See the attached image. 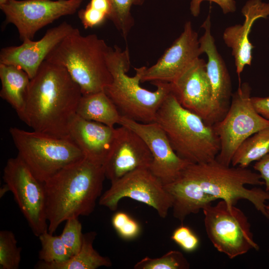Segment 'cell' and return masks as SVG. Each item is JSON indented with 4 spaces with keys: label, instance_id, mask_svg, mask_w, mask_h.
<instances>
[{
    "label": "cell",
    "instance_id": "obj_2",
    "mask_svg": "<svg viewBox=\"0 0 269 269\" xmlns=\"http://www.w3.org/2000/svg\"><path fill=\"white\" fill-rule=\"evenodd\" d=\"M106 178L103 165L85 157L61 169L44 183L48 231L73 218L89 216L102 195Z\"/></svg>",
    "mask_w": 269,
    "mask_h": 269
},
{
    "label": "cell",
    "instance_id": "obj_21",
    "mask_svg": "<svg viewBox=\"0 0 269 269\" xmlns=\"http://www.w3.org/2000/svg\"><path fill=\"white\" fill-rule=\"evenodd\" d=\"M164 186L172 198L173 216L181 222L188 215L203 210L217 200L206 193L184 170L175 181Z\"/></svg>",
    "mask_w": 269,
    "mask_h": 269
},
{
    "label": "cell",
    "instance_id": "obj_5",
    "mask_svg": "<svg viewBox=\"0 0 269 269\" xmlns=\"http://www.w3.org/2000/svg\"><path fill=\"white\" fill-rule=\"evenodd\" d=\"M110 48L95 34L81 35L78 28L62 40L45 60L63 66L82 95L104 91L112 82L106 55Z\"/></svg>",
    "mask_w": 269,
    "mask_h": 269
},
{
    "label": "cell",
    "instance_id": "obj_28",
    "mask_svg": "<svg viewBox=\"0 0 269 269\" xmlns=\"http://www.w3.org/2000/svg\"><path fill=\"white\" fill-rule=\"evenodd\" d=\"M190 264L183 254L171 250L160 257H146L134 266V269H188Z\"/></svg>",
    "mask_w": 269,
    "mask_h": 269
},
{
    "label": "cell",
    "instance_id": "obj_11",
    "mask_svg": "<svg viewBox=\"0 0 269 269\" xmlns=\"http://www.w3.org/2000/svg\"><path fill=\"white\" fill-rule=\"evenodd\" d=\"M125 197L153 208L162 218L166 217L173 203L164 185L147 168L134 170L111 182L110 187L100 197L99 204L115 211Z\"/></svg>",
    "mask_w": 269,
    "mask_h": 269
},
{
    "label": "cell",
    "instance_id": "obj_18",
    "mask_svg": "<svg viewBox=\"0 0 269 269\" xmlns=\"http://www.w3.org/2000/svg\"><path fill=\"white\" fill-rule=\"evenodd\" d=\"M202 27L204 33L199 38L200 47L207 57L206 69L212 90L213 99L219 121L225 116L232 98V83L226 64L218 52L211 33L210 15L208 14Z\"/></svg>",
    "mask_w": 269,
    "mask_h": 269
},
{
    "label": "cell",
    "instance_id": "obj_20",
    "mask_svg": "<svg viewBox=\"0 0 269 269\" xmlns=\"http://www.w3.org/2000/svg\"><path fill=\"white\" fill-rule=\"evenodd\" d=\"M116 128L84 119L77 114L72 120L68 135L87 159L99 165L105 163L111 150Z\"/></svg>",
    "mask_w": 269,
    "mask_h": 269
},
{
    "label": "cell",
    "instance_id": "obj_23",
    "mask_svg": "<svg viewBox=\"0 0 269 269\" xmlns=\"http://www.w3.org/2000/svg\"><path fill=\"white\" fill-rule=\"evenodd\" d=\"M76 114L80 117L114 128L122 117L117 107L104 91L82 95Z\"/></svg>",
    "mask_w": 269,
    "mask_h": 269
},
{
    "label": "cell",
    "instance_id": "obj_37",
    "mask_svg": "<svg viewBox=\"0 0 269 269\" xmlns=\"http://www.w3.org/2000/svg\"><path fill=\"white\" fill-rule=\"evenodd\" d=\"M10 191L9 189L8 188V186L6 184H4L1 187L0 189V197L1 198L4 194L6 193V192Z\"/></svg>",
    "mask_w": 269,
    "mask_h": 269
},
{
    "label": "cell",
    "instance_id": "obj_33",
    "mask_svg": "<svg viewBox=\"0 0 269 269\" xmlns=\"http://www.w3.org/2000/svg\"><path fill=\"white\" fill-rule=\"evenodd\" d=\"M78 15L85 28H93L102 24L108 15L89 4L78 11Z\"/></svg>",
    "mask_w": 269,
    "mask_h": 269
},
{
    "label": "cell",
    "instance_id": "obj_15",
    "mask_svg": "<svg viewBox=\"0 0 269 269\" xmlns=\"http://www.w3.org/2000/svg\"><path fill=\"white\" fill-rule=\"evenodd\" d=\"M171 85L172 92L182 107L209 125L219 121L204 59H197Z\"/></svg>",
    "mask_w": 269,
    "mask_h": 269
},
{
    "label": "cell",
    "instance_id": "obj_14",
    "mask_svg": "<svg viewBox=\"0 0 269 269\" xmlns=\"http://www.w3.org/2000/svg\"><path fill=\"white\" fill-rule=\"evenodd\" d=\"M203 54L197 33L186 21L182 32L154 65L144 67L141 82L172 83Z\"/></svg>",
    "mask_w": 269,
    "mask_h": 269
},
{
    "label": "cell",
    "instance_id": "obj_30",
    "mask_svg": "<svg viewBox=\"0 0 269 269\" xmlns=\"http://www.w3.org/2000/svg\"><path fill=\"white\" fill-rule=\"evenodd\" d=\"M60 236L72 256L77 254L81 248L83 237L82 224L78 218H73L66 221Z\"/></svg>",
    "mask_w": 269,
    "mask_h": 269
},
{
    "label": "cell",
    "instance_id": "obj_3",
    "mask_svg": "<svg viewBox=\"0 0 269 269\" xmlns=\"http://www.w3.org/2000/svg\"><path fill=\"white\" fill-rule=\"evenodd\" d=\"M112 83L104 92L112 100L122 117L142 123L155 122L156 115L166 97L172 92L171 83L154 81L156 89L150 91L140 85L145 66L135 68V75L129 76L131 66L128 47H110L106 55Z\"/></svg>",
    "mask_w": 269,
    "mask_h": 269
},
{
    "label": "cell",
    "instance_id": "obj_10",
    "mask_svg": "<svg viewBox=\"0 0 269 269\" xmlns=\"http://www.w3.org/2000/svg\"><path fill=\"white\" fill-rule=\"evenodd\" d=\"M2 178L33 234L38 237L47 232L44 183L17 156L7 160Z\"/></svg>",
    "mask_w": 269,
    "mask_h": 269
},
{
    "label": "cell",
    "instance_id": "obj_27",
    "mask_svg": "<svg viewBox=\"0 0 269 269\" xmlns=\"http://www.w3.org/2000/svg\"><path fill=\"white\" fill-rule=\"evenodd\" d=\"M112 13L110 17L125 39L134 25L131 10L133 5H141L144 0H111Z\"/></svg>",
    "mask_w": 269,
    "mask_h": 269
},
{
    "label": "cell",
    "instance_id": "obj_26",
    "mask_svg": "<svg viewBox=\"0 0 269 269\" xmlns=\"http://www.w3.org/2000/svg\"><path fill=\"white\" fill-rule=\"evenodd\" d=\"M41 248L38 253L40 261L45 263L63 262L72 257L61 237L47 232L39 237Z\"/></svg>",
    "mask_w": 269,
    "mask_h": 269
},
{
    "label": "cell",
    "instance_id": "obj_16",
    "mask_svg": "<svg viewBox=\"0 0 269 269\" xmlns=\"http://www.w3.org/2000/svg\"><path fill=\"white\" fill-rule=\"evenodd\" d=\"M152 154L143 139L130 128H116L114 143L103 165L106 177L111 182L134 170L149 167Z\"/></svg>",
    "mask_w": 269,
    "mask_h": 269
},
{
    "label": "cell",
    "instance_id": "obj_13",
    "mask_svg": "<svg viewBox=\"0 0 269 269\" xmlns=\"http://www.w3.org/2000/svg\"><path fill=\"white\" fill-rule=\"evenodd\" d=\"M120 125L130 128L145 141L152 156L149 170L163 185L175 181L190 163L176 154L156 122L142 123L122 116Z\"/></svg>",
    "mask_w": 269,
    "mask_h": 269
},
{
    "label": "cell",
    "instance_id": "obj_24",
    "mask_svg": "<svg viewBox=\"0 0 269 269\" xmlns=\"http://www.w3.org/2000/svg\"><path fill=\"white\" fill-rule=\"evenodd\" d=\"M0 97L9 104L17 115L22 112L30 79L21 68L0 63Z\"/></svg>",
    "mask_w": 269,
    "mask_h": 269
},
{
    "label": "cell",
    "instance_id": "obj_38",
    "mask_svg": "<svg viewBox=\"0 0 269 269\" xmlns=\"http://www.w3.org/2000/svg\"><path fill=\"white\" fill-rule=\"evenodd\" d=\"M10 0H0V6L7 4Z\"/></svg>",
    "mask_w": 269,
    "mask_h": 269
},
{
    "label": "cell",
    "instance_id": "obj_34",
    "mask_svg": "<svg viewBox=\"0 0 269 269\" xmlns=\"http://www.w3.org/2000/svg\"><path fill=\"white\" fill-rule=\"evenodd\" d=\"M206 0L216 3L220 7L224 14L233 13L236 10L235 0H191L190 11L193 16L197 17L199 15L201 4Z\"/></svg>",
    "mask_w": 269,
    "mask_h": 269
},
{
    "label": "cell",
    "instance_id": "obj_1",
    "mask_svg": "<svg viewBox=\"0 0 269 269\" xmlns=\"http://www.w3.org/2000/svg\"><path fill=\"white\" fill-rule=\"evenodd\" d=\"M82 93L62 66L44 60L30 79L19 118L33 131L68 137Z\"/></svg>",
    "mask_w": 269,
    "mask_h": 269
},
{
    "label": "cell",
    "instance_id": "obj_29",
    "mask_svg": "<svg viewBox=\"0 0 269 269\" xmlns=\"http://www.w3.org/2000/svg\"><path fill=\"white\" fill-rule=\"evenodd\" d=\"M21 248L17 246L14 234L10 231L0 232V269H17L21 261Z\"/></svg>",
    "mask_w": 269,
    "mask_h": 269
},
{
    "label": "cell",
    "instance_id": "obj_22",
    "mask_svg": "<svg viewBox=\"0 0 269 269\" xmlns=\"http://www.w3.org/2000/svg\"><path fill=\"white\" fill-rule=\"evenodd\" d=\"M97 235L95 231L83 234L80 251L69 259L59 262L45 263L40 261L35 266L37 269H96L101 267H110L111 260L101 256L93 247Z\"/></svg>",
    "mask_w": 269,
    "mask_h": 269
},
{
    "label": "cell",
    "instance_id": "obj_19",
    "mask_svg": "<svg viewBox=\"0 0 269 269\" xmlns=\"http://www.w3.org/2000/svg\"><path fill=\"white\" fill-rule=\"evenodd\" d=\"M241 13L245 18L243 23L227 27L223 34L225 43L232 49L239 83L244 68L252 64L254 46L249 39V34L257 19L269 16V2L248 0L242 8Z\"/></svg>",
    "mask_w": 269,
    "mask_h": 269
},
{
    "label": "cell",
    "instance_id": "obj_35",
    "mask_svg": "<svg viewBox=\"0 0 269 269\" xmlns=\"http://www.w3.org/2000/svg\"><path fill=\"white\" fill-rule=\"evenodd\" d=\"M253 168L259 172L261 178L264 180L265 190L269 192V152L257 161Z\"/></svg>",
    "mask_w": 269,
    "mask_h": 269
},
{
    "label": "cell",
    "instance_id": "obj_32",
    "mask_svg": "<svg viewBox=\"0 0 269 269\" xmlns=\"http://www.w3.org/2000/svg\"><path fill=\"white\" fill-rule=\"evenodd\" d=\"M171 239L187 252L195 251L200 244L198 236L189 227L184 225L178 227L173 231Z\"/></svg>",
    "mask_w": 269,
    "mask_h": 269
},
{
    "label": "cell",
    "instance_id": "obj_39",
    "mask_svg": "<svg viewBox=\"0 0 269 269\" xmlns=\"http://www.w3.org/2000/svg\"><path fill=\"white\" fill-rule=\"evenodd\" d=\"M266 212H267V214H266V217L268 219H269V208H266ZM268 252L269 254V248L268 250Z\"/></svg>",
    "mask_w": 269,
    "mask_h": 269
},
{
    "label": "cell",
    "instance_id": "obj_12",
    "mask_svg": "<svg viewBox=\"0 0 269 269\" xmlns=\"http://www.w3.org/2000/svg\"><path fill=\"white\" fill-rule=\"evenodd\" d=\"M83 0H10L0 8L7 23L13 24L19 38L32 40L41 28L63 16L74 14Z\"/></svg>",
    "mask_w": 269,
    "mask_h": 269
},
{
    "label": "cell",
    "instance_id": "obj_31",
    "mask_svg": "<svg viewBox=\"0 0 269 269\" xmlns=\"http://www.w3.org/2000/svg\"><path fill=\"white\" fill-rule=\"evenodd\" d=\"M112 224L118 235L124 240L134 239L140 232L139 223L124 212L115 213L112 218Z\"/></svg>",
    "mask_w": 269,
    "mask_h": 269
},
{
    "label": "cell",
    "instance_id": "obj_9",
    "mask_svg": "<svg viewBox=\"0 0 269 269\" xmlns=\"http://www.w3.org/2000/svg\"><path fill=\"white\" fill-rule=\"evenodd\" d=\"M202 211L206 234L218 252L233 259L251 250H259L247 216L235 205L220 200Z\"/></svg>",
    "mask_w": 269,
    "mask_h": 269
},
{
    "label": "cell",
    "instance_id": "obj_40",
    "mask_svg": "<svg viewBox=\"0 0 269 269\" xmlns=\"http://www.w3.org/2000/svg\"><path fill=\"white\" fill-rule=\"evenodd\" d=\"M266 208H269V204H268V205H267Z\"/></svg>",
    "mask_w": 269,
    "mask_h": 269
},
{
    "label": "cell",
    "instance_id": "obj_8",
    "mask_svg": "<svg viewBox=\"0 0 269 269\" xmlns=\"http://www.w3.org/2000/svg\"><path fill=\"white\" fill-rule=\"evenodd\" d=\"M251 93L248 83H239L238 89L232 94L227 113L213 125L220 142L216 160L224 165H231L234 153L245 139L269 127V121L254 108Z\"/></svg>",
    "mask_w": 269,
    "mask_h": 269
},
{
    "label": "cell",
    "instance_id": "obj_25",
    "mask_svg": "<svg viewBox=\"0 0 269 269\" xmlns=\"http://www.w3.org/2000/svg\"><path fill=\"white\" fill-rule=\"evenodd\" d=\"M269 152V127L262 130L245 139L234 153L233 166L247 167Z\"/></svg>",
    "mask_w": 269,
    "mask_h": 269
},
{
    "label": "cell",
    "instance_id": "obj_7",
    "mask_svg": "<svg viewBox=\"0 0 269 269\" xmlns=\"http://www.w3.org/2000/svg\"><path fill=\"white\" fill-rule=\"evenodd\" d=\"M9 132L17 156L42 183L61 169L85 157L69 136L58 137L16 127H11Z\"/></svg>",
    "mask_w": 269,
    "mask_h": 269
},
{
    "label": "cell",
    "instance_id": "obj_6",
    "mask_svg": "<svg viewBox=\"0 0 269 269\" xmlns=\"http://www.w3.org/2000/svg\"><path fill=\"white\" fill-rule=\"evenodd\" d=\"M184 170L217 200H223L234 205L240 200H247L266 216L265 203L269 200V192L261 188L246 187V185L265 184L260 174L247 168L224 165L216 159L205 163H189Z\"/></svg>",
    "mask_w": 269,
    "mask_h": 269
},
{
    "label": "cell",
    "instance_id": "obj_4",
    "mask_svg": "<svg viewBox=\"0 0 269 269\" xmlns=\"http://www.w3.org/2000/svg\"><path fill=\"white\" fill-rule=\"evenodd\" d=\"M155 122L176 154L190 163L214 160L220 151V140L213 126L182 107L172 92L157 111Z\"/></svg>",
    "mask_w": 269,
    "mask_h": 269
},
{
    "label": "cell",
    "instance_id": "obj_36",
    "mask_svg": "<svg viewBox=\"0 0 269 269\" xmlns=\"http://www.w3.org/2000/svg\"><path fill=\"white\" fill-rule=\"evenodd\" d=\"M251 101L257 112L269 121V96L266 97H252Z\"/></svg>",
    "mask_w": 269,
    "mask_h": 269
},
{
    "label": "cell",
    "instance_id": "obj_17",
    "mask_svg": "<svg viewBox=\"0 0 269 269\" xmlns=\"http://www.w3.org/2000/svg\"><path fill=\"white\" fill-rule=\"evenodd\" d=\"M75 28L64 21L48 29L44 36L37 41L25 40L20 45L2 48L0 52V63L21 68L31 79L35 75L49 53Z\"/></svg>",
    "mask_w": 269,
    "mask_h": 269
}]
</instances>
